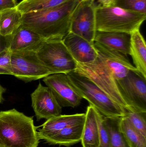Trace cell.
Wrapping results in <instances>:
<instances>
[{
  "label": "cell",
  "instance_id": "cell-31",
  "mask_svg": "<svg viewBox=\"0 0 146 147\" xmlns=\"http://www.w3.org/2000/svg\"><path fill=\"white\" fill-rule=\"evenodd\" d=\"M6 90L5 88L3 87L0 84V104L2 103L4 101V98L3 97V94L6 91Z\"/></svg>",
  "mask_w": 146,
  "mask_h": 147
},
{
  "label": "cell",
  "instance_id": "cell-18",
  "mask_svg": "<svg viewBox=\"0 0 146 147\" xmlns=\"http://www.w3.org/2000/svg\"><path fill=\"white\" fill-rule=\"evenodd\" d=\"M85 121L67 126L44 140L51 144L67 147L79 143L81 141Z\"/></svg>",
  "mask_w": 146,
  "mask_h": 147
},
{
  "label": "cell",
  "instance_id": "cell-19",
  "mask_svg": "<svg viewBox=\"0 0 146 147\" xmlns=\"http://www.w3.org/2000/svg\"><path fill=\"white\" fill-rule=\"evenodd\" d=\"M131 34L130 55L135 69L146 78V45L144 37L139 29Z\"/></svg>",
  "mask_w": 146,
  "mask_h": 147
},
{
  "label": "cell",
  "instance_id": "cell-2",
  "mask_svg": "<svg viewBox=\"0 0 146 147\" xmlns=\"http://www.w3.org/2000/svg\"><path fill=\"white\" fill-rule=\"evenodd\" d=\"M40 140L33 117L14 109L0 111V147H38Z\"/></svg>",
  "mask_w": 146,
  "mask_h": 147
},
{
  "label": "cell",
  "instance_id": "cell-8",
  "mask_svg": "<svg viewBox=\"0 0 146 147\" xmlns=\"http://www.w3.org/2000/svg\"><path fill=\"white\" fill-rule=\"evenodd\" d=\"M119 91L132 111L146 112V78L131 70L123 78L116 80Z\"/></svg>",
  "mask_w": 146,
  "mask_h": 147
},
{
  "label": "cell",
  "instance_id": "cell-22",
  "mask_svg": "<svg viewBox=\"0 0 146 147\" xmlns=\"http://www.w3.org/2000/svg\"><path fill=\"white\" fill-rule=\"evenodd\" d=\"M121 130L131 147H146V137L136 129L126 117H121Z\"/></svg>",
  "mask_w": 146,
  "mask_h": 147
},
{
  "label": "cell",
  "instance_id": "cell-9",
  "mask_svg": "<svg viewBox=\"0 0 146 147\" xmlns=\"http://www.w3.org/2000/svg\"><path fill=\"white\" fill-rule=\"evenodd\" d=\"M99 5L94 0H80L72 15L70 32L94 44L96 35V9Z\"/></svg>",
  "mask_w": 146,
  "mask_h": 147
},
{
  "label": "cell",
  "instance_id": "cell-26",
  "mask_svg": "<svg viewBox=\"0 0 146 147\" xmlns=\"http://www.w3.org/2000/svg\"><path fill=\"white\" fill-rule=\"evenodd\" d=\"M97 120L99 130V147H111L109 134L105 124L103 116L98 111Z\"/></svg>",
  "mask_w": 146,
  "mask_h": 147
},
{
  "label": "cell",
  "instance_id": "cell-30",
  "mask_svg": "<svg viewBox=\"0 0 146 147\" xmlns=\"http://www.w3.org/2000/svg\"><path fill=\"white\" fill-rule=\"evenodd\" d=\"M99 4L103 7L115 6L116 0H94Z\"/></svg>",
  "mask_w": 146,
  "mask_h": 147
},
{
  "label": "cell",
  "instance_id": "cell-4",
  "mask_svg": "<svg viewBox=\"0 0 146 147\" xmlns=\"http://www.w3.org/2000/svg\"><path fill=\"white\" fill-rule=\"evenodd\" d=\"M146 19V14L99 5L96 9V30L130 34L139 29Z\"/></svg>",
  "mask_w": 146,
  "mask_h": 147
},
{
  "label": "cell",
  "instance_id": "cell-3",
  "mask_svg": "<svg viewBox=\"0 0 146 147\" xmlns=\"http://www.w3.org/2000/svg\"><path fill=\"white\" fill-rule=\"evenodd\" d=\"M74 87L82 98L88 101L102 115L106 117L124 116L126 110L111 99L90 79L75 71L67 73Z\"/></svg>",
  "mask_w": 146,
  "mask_h": 147
},
{
  "label": "cell",
  "instance_id": "cell-1",
  "mask_svg": "<svg viewBox=\"0 0 146 147\" xmlns=\"http://www.w3.org/2000/svg\"><path fill=\"white\" fill-rule=\"evenodd\" d=\"M80 0H69L50 8L22 14L21 26L44 40H62L70 32L72 15Z\"/></svg>",
  "mask_w": 146,
  "mask_h": 147
},
{
  "label": "cell",
  "instance_id": "cell-14",
  "mask_svg": "<svg viewBox=\"0 0 146 147\" xmlns=\"http://www.w3.org/2000/svg\"><path fill=\"white\" fill-rule=\"evenodd\" d=\"M131 34L121 32L97 31L94 42L124 55H130Z\"/></svg>",
  "mask_w": 146,
  "mask_h": 147
},
{
  "label": "cell",
  "instance_id": "cell-32",
  "mask_svg": "<svg viewBox=\"0 0 146 147\" xmlns=\"http://www.w3.org/2000/svg\"><path fill=\"white\" fill-rule=\"evenodd\" d=\"M0 13H1V12H0Z\"/></svg>",
  "mask_w": 146,
  "mask_h": 147
},
{
  "label": "cell",
  "instance_id": "cell-21",
  "mask_svg": "<svg viewBox=\"0 0 146 147\" xmlns=\"http://www.w3.org/2000/svg\"><path fill=\"white\" fill-rule=\"evenodd\" d=\"M103 120L109 134L111 147H131L121 130V117L103 116Z\"/></svg>",
  "mask_w": 146,
  "mask_h": 147
},
{
  "label": "cell",
  "instance_id": "cell-15",
  "mask_svg": "<svg viewBox=\"0 0 146 147\" xmlns=\"http://www.w3.org/2000/svg\"><path fill=\"white\" fill-rule=\"evenodd\" d=\"M85 113L71 115H60L47 120L38 131L40 140L55 134L63 128L79 123L85 121Z\"/></svg>",
  "mask_w": 146,
  "mask_h": 147
},
{
  "label": "cell",
  "instance_id": "cell-29",
  "mask_svg": "<svg viewBox=\"0 0 146 147\" xmlns=\"http://www.w3.org/2000/svg\"><path fill=\"white\" fill-rule=\"evenodd\" d=\"M10 38L11 35L4 37L0 34V53L8 50L10 44Z\"/></svg>",
  "mask_w": 146,
  "mask_h": 147
},
{
  "label": "cell",
  "instance_id": "cell-13",
  "mask_svg": "<svg viewBox=\"0 0 146 147\" xmlns=\"http://www.w3.org/2000/svg\"><path fill=\"white\" fill-rule=\"evenodd\" d=\"M62 41L76 63H88L97 58V52L94 44L73 33H69Z\"/></svg>",
  "mask_w": 146,
  "mask_h": 147
},
{
  "label": "cell",
  "instance_id": "cell-25",
  "mask_svg": "<svg viewBox=\"0 0 146 147\" xmlns=\"http://www.w3.org/2000/svg\"><path fill=\"white\" fill-rule=\"evenodd\" d=\"M115 6L129 11L146 14V0H116Z\"/></svg>",
  "mask_w": 146,
  "mask_h": 147
},
{
  "label": "cell",
  "instance_id": "cell-16",
  "mask_svg": "<svg viewBox=\"0 0 146 147\" xmlns=\"http://www.w3.org/2000/svg\"><path fill=\"white\" fill-rule=\"evenodd\" d=\"M43 39L33 31L21 26L11 35L10 52L34 50Z\"/></svg>",
  "mask_w": 146,
  "mask_h": 147
},
{
  "label": "cell",
  "instance_id": "cell-17",
  "mask_svg": "<svg viewBox=\"0 0 146 147\" xmlns=\"http://www.w3.org/2000/svg\"><path fill=\"white\" fill-rule=\"evenodd\" d=\"M83 147H99L97 111L93 106L87 107L81 139Z\"/></svg>",
  "mask_w": 146,
  "mask_h": 147
},
{
  "label": "cell",
  "instance_id": "cell-6",
  "mask_svg": "<svg viewBox=\"0 0 146 147\" xmlns=\"http://www.w3.org/2000/svg\"><path fill=\"white\" fill-rule=\"evenodd\" d=\"M77 65L75 71L90 79L123 109L132 111L121 95L115 78L101 59L98 57L91 63Z\"/></svg>",
  "mask_w": 146,
  "mask_h": 147
},
{
  "label": "cell",
  "instance_id": "cell-23",
  "mask_svg": "<svg viewBox=\"0 0 146 147\" xmlns=\"http://www.w3.org/2000/svg\"><path fill=\"white\" fill-rule=\"evenodd\" d=\"M69 0H22L17 3L18 10L22 14L35 10L54 7Z\"/></svg>",
  "mask_w": 146,
  "mask_h": 147
},
{
  "label": "cell",
  "instance_id": "cell-7",
  "mask_svg": "<svg viewBox=\"0 0 146 147\" xmlns=\"http://www.w3.org/2000/svg\"><path fill=\"white\" fill-rule=\"evenodd\" d=\"M34 50L11 53L13 75L25 82L43 79L53 74L42 63Z\"/></svg>",
  "mask_w": 146,
  "mask_h": 147
},
{
  "label": "cell",
  "instance_id": "cell-28",
  "mask_svg": "<svg viewBox=\"0 0 146 147\" xmlns=\"http://www.w3.org/2000/svg\"><path fill=\"white\" fill-rule=\"evenodd\" d=\"M16 0H0V12L17 6Z\"/></svg>",
  "mask_w": 146,
  "mask_h": 147
},
{
  "label": "cell",
  "instance_id": "cell-11",
  "mask_svg": "<svg viewBox=\"0 0 146 147\" xmlns=\"http://www.w3.org/2000/svg\"><path fill=\"white\" fill-rule=\"evenodd\" d=\"M32 107L37 121L48 120L61 115L62 107L51 91L39 82L37 87L31 94Z\"/></svg>",
  "mask_w": 146,
  "mask_h": 147
},
{
  "label": "cell",
  "instance_id": "cell-24",
  "mask_svg": "<svg viewBox=\"0 0 146 147\" xmlns=\"http://www.w3.org/2000/svg\"><path fill=\"white\" fill-rule=\"evenodd\" d=\"M126 117L144 136L146 137V112H135L126 110Z\"/></svg>",
  "mask_w": 146,
  "mask_h": 147
},
{
  "label": "cell",
  "instance_id": "cell-20",
  "mask_svg": "<svg viewBox=\"0 0 146 147\" xmlns=\"http://www.w3.org/2000/svg\"><path fill=\"white\" fill-rule=\"evenodd\" d=\"M22 15L16 6L1 11L0 34L4 37L12 35L20 26Z\"/></svg>",
  "mask_w": 146,
  "mask_h": 147
},
{
  "label": "cell",
  "instance_id": "cell-10",
  "mask_svg": "<svg viewBox=\"0 0 146 147\" xmlns=\"http://www.w3.org/2000/svg\"><path fill=\"white\" fill-rule=\"evenodd\" d=\"M56 98L61 107H78L82 101V97L74 87L67 74L55 73L43 79Z\"/></svg>",
  "mask_w": 146,
  "mask_h": 147
},
{
  "label": "cell",
  "instance_id": "cell-12",
  "mask_svg": "<svg viewBox=\"0 0 146 147\" xmlns=\"http://www.w3.org/2000/svg\"><path fill=\"white\" fill-rule=\"evenodd\" d=\"M94 45L98 57L109 69L116 80L123 78L130 71L137 70L129 61L127 55L111 50L96 42Z\"/></svg>",
  "mask_w": 146,
  "mask_h": 147
},
{
  "label": "cell",
  "instance_id": "cell-27",
  "mask_svg": "<svg viewBox=\"0 0 146 147\" xmlns=\"http://www.w3.org/2000/svg\"><path fill=\"white\" fill-rule=\"evenodd\" d=\"M0 74L13 75L11 52L9 49L0 53Z\"/></svg>",
  "mask_w": 146,
  "mask_h": 147
},
{
  "label": "cell",
  "instance_id": "cell-5",
  "mask_svg": "<svg viewBox=\"0 0 146 147\" xmlns=\"http://www.w3.org/2000/svg\"><path fill=\"white\" fill-rule=\"evenodd\" d=\"M34 50L42 63L53 74H67L77 69V63L62 40H43Z\"/></svg>",
  "mask_w": 146,
  "mask_h": 147
}]
</instances>
